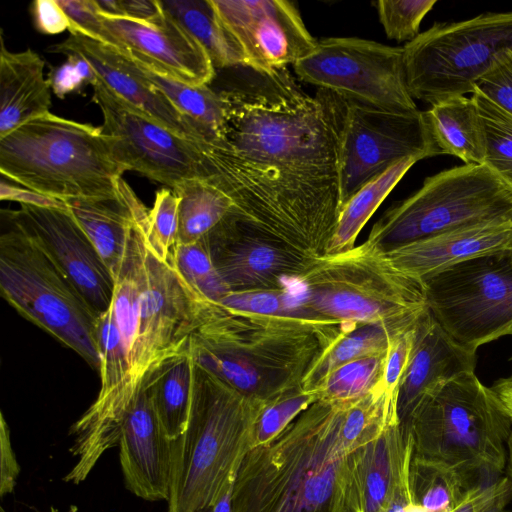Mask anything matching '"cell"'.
<instances>
[{"label": "cell", "instance_id": "4316f807", "mask_svg": "<svg viewBox=\"0 0 512 512\" xmlns=\"http://www.w3.org/2000/svg\"><path fill=\"white\" fill-rule=\"evenodd\" d=\"M103 45L116 64L161 93L207 135L220 138L225 117L220 92L212 90L209 85L192 86L178 81L157 71L123 48L105 43Z\"/></svg>", "mask_w": 512, "mask_h": 512}, {"label": "cell", "instance_id": "1f68e13d", "mask_svg": "<svg viewBox=\"0 0 512 512\" xmlns=\"http://www.w3.org/2000/svg\"><path fill=\"white\" fill-rule=\"evenodd\" d=\"M404 331L407 330L387 324H350L314 364L302 390L316 393L335 369L350 361L386 352L393 338Z\"/></svg>", "mask_w": 512, "mask_h": 512}, {"label": "cell", "instance_id": "f5cc1de1", "mask_svg": "<svg viewBox=\"0 0 512 512\" xmlns=\"http://www.w3.org/2000/svg\"><path fill=\"white\" fill-rule=\"evenodd\" d=\"M512 500V484L508 477H501L500 486L495 496L481 510V512H504L505 507Z\"/></svg>", "mask_w": 512, "mask_h": 512}, {"label": "cell", "instance_id": "f6af8a7d", "mask_svg": "<svg viewBox=\"0 0 512 512\" xmlns=\"http://www.w3.org/2000/svg\"><path fill=\"white\" fill-rule=\"evenodd\" d=\"M70 21L69 32H78L98 40L101 30L94 0H57Z\"/></svg>", "mask_w": 512, "mask_h": 512}, {"label": "cell", "instance_id": "836d02e7", "mask_svg": "<svg viewBox=\"0 0 512 512\" xmlns=\"http://www.w3.org/2000/svg\"><path fill=\"white\" fill-rule=\"evenodd\" d=\"M408 478L413 501L425 512H453L481 486L456 469L413 456Z\"/></svg>", "mask_w": 512, "mask_h": 512}, {"label": "cell", "instance_id": "5bb4252c", "mask_svg": "<svg viewBox=\"0 0 512 512\" xmlns=\"http://www.w3.org/2000/svg\"><path fill=\"white\" fill-rule=\"evenodd\" d=\"M93 99L102 116V130L113 138L116 160L171 189L188 179H206L202 140L179 136L112 92L98 77Z\"/></svg>", "mask_w": 512, "mask_h": 512}, {"label": "cell", "instance_id": "91938a15", "mask_svg": "<svg viewBox=\"0 0 512 512\" xmlns=\"http://www.w3.org/2000/svg\"><path fill=\"white\" fill-rule=\"evenodd\" d=\"M511 377H512V375H511Z\"/></svg>", "mask_w": 512, "mask_h": 512}, {"label": "cell", "instance_id": "60d3db41", "mask_svg": "<svg viewBox=\"0 0 512 512\" xmlns=\"http://www.w3.org/2000/svg\"><path fill=\"white\" fill-rule=\"evenodd\" d=\"M474 91L512 116V50L500 53L489 70L476 82Z\"/></svg>", "mask_w": 512, "mask_h": 512}, {"label": "cell", "instance_id": "816d5d0a", "mask_svg": "<svg viewBox=\"0 0 512 512\" xmlns=\"http://www.w3.org/2000/svg\"><path fill=\"white\" fill-rule=\"evenodd\" d=\"M408 475L401 481L392 498L381 512H425L413 501Z\"/></svg>", "mask_w": 512, "mask_h": 512}, {"label": "cell", "instance_id": "9f6ffc18", "mask_svg": "<svg viewBox=\"0 0 512 512\" xmlns=\"http://www.w3.org/2000/svg\"><path fill=\"white\" fill-rule=\"evenodd\" d=\"M506 450H507V461H506L507 477L512 484V431H511V433L508 437L507 443H506Z\"/></svg>", "mask_w": 512, "mask_h": 512}, {"label": "cell", "instance_id": "8d00e7d4", "mask_svg": "<svg viewBox=\"0 0 512 512\" xmlns=\"http://www.w3.org/2000/svg\"><path fill=\"white\" fill-rule=\"evenodd\" d=\"M387 351L350 361L335 369L316 391L319 399L350 400L369 393L382 380Z\"/></svg>", "mask_w": 512, "mask_h": 512}, {"label": "cell", "instance_id": "7c38bea8", "mask_svg": "<svg viewBox=\"0 0 512 512\" xmlns=\"http://www.w3.org/2000/svg\"><path fill=\"white\" fill-rule=\"evenodd\" d=\"M293 68L300 80L346 101L401 113L419 111L407 87L403 47L356 37L322 38Z\"/></svg>", "mask_w": 512, "mask_h": 512}, {"label": "cell", "instance_id": "db71d44e", "mask_svg": "<svg viewBox=\"0 0 512 512\" xmlns=\"http://www.w3.org/2000/svg\"><path fill=\"white\" fill-rule=\"evenodd\" d=\"M236 476L232 477L224 486L218 498L198 512H232V493Z\"/></svg>", "mask_w": 512, "mask_h": 512}, {"label": "cell", "instance_id": "3957f363", "mask_svg": "<svg viewBox=\"0 0 512 512\" xmlns=\"http://www.w3.org/2000/svg\"><path fill=\"white\" fill-rule=\"evenodd\" d=\"M243 87L220 91V139L243 156L283 169L338 176L343 99L304 92L287 68L252 71Z\"/></svg>", "mask_w": 512, "mask_h": 512}, {"label": "cell", "instance_id": "680465c9", "mask_svg": "<svg viewBox=\"0 0 512 512\" xmlns=\"http://www.w3.org/2000/svg\"><path fill=\"white\" fill-rule=\"evenodd\" d=\"M504 512H511V511H504Z\"/></svg>", "mask_w": 512, "mask_h": 512}, {"label": "cell", "instance_id": "44dd1931", "mask_svg": "<svg viewBox=\"0 0 512 512\" xmlns=\"http://www.w3.org/2000/svg\"><path fill=\"white\" fill-rule=\"evenodd\" d=\"M47 51L82 56L112 92L173 133L192 140L211 137L161 93L116 64L103 43L81 33L70 32L66 40L50 46Z\"/></svg>", "mask_w": 512, "mask_h": 512}, {"label": "cell", "instance_id": "8fae6325", "mask_svg": "<svg viewBox=\"0 0 512 512\" xmlns=\"http://www.w3.org/2000/svg\"><path fill=\"white\" fill-rule=\"evenodd\" d=\"M428 311L459 346L477 349L512 336V254L466 259L423 279Z\"/></svg>", "mask_w": 512, "mask_h": 512}, {"label": "cell", "instance_id": "4dcf8cb0", "mask_svg": "<svg viewBox=\"0 0 512 512\" xmlns=\"http://www.w3.org/2000/svg\"><path fill=\"white\" fill-rule=\"evenodd\" d=\"M172 190L179 198L177 244L206 237L234 210L231 198L207 180L188 179Z\"/></svg>", "mask_w": 512, "mask_h": 512}, {"label": "cell", "instance_id": "603a6c76", "mask_svg": "<svg viewBox=\"0 0 512 512\" xmlns=\"http://www.w3.org/2000/svg\"><path fill=\"white\" fill-rule=\"evenodd\" d=\"M511 235L512 220H498L439 233L385 252L399 269L423 280L466 259L506 250Z\"/></svg>", "mask_w": 512, "mask_h": 512}, {"label": "cell", "instance_id": "6da1fadb", "mask_svg": "<svg viewBox=\"0 0 512 512\" xmlns=\"http://www.w3.org/2000/svg\"><path fill=\"white\" fill-rule=\"evenodd\" d=\"M349 400L318 399L243 459L232 512H360L342 425Z\"/></svg>", "mask_w": 512, "mask_h": 512}, {"label": "cell", "instance_id": "8992f818", "mask_svg": "<svg viewBox=\"0 0 512 512\" xmlns=\"http://www.w3.org/2000/svg\"><path fill=\"white\" fill-rule=\"evenodd\" d=\"M287 293L289 311L346 324L416 326L428 311L424 281L399 269L367 241L316 259Z\"/></svg>", "mask_w": 512, "mask_h": 512}, {"label": "cell", "instance_id": "7dc6e473", "mask_svg": "<svg viewBox=\"0 0 512 512\" xmlns=\"http://www.w3.org/2000/svg\"><path fill=\"white\" fill-rule=\"evenodd\" d=\"M20 466L12 448L9 426L3 413L0 416V495L13 492Z\"/></svg>", "mask_w": 512, "mask_h": 512}, {"label": "cell", "instance_id": "30bf717a", "mask_svg": "<svg viewBox=\"0 0 512 512\" xmlns=\"http://www.w3.org/2000/svg\"><path fill=\"white\" fill-rule=\"evenodd\" d=\"M505 50H512V12L436 22L403 47L409 93L430 105L473 94L476 82Z\"/></svg>", "mask_w": 512, "mask_h": 512}, {"label": "cell", "instance_id": "7bdbcfd3", "mask_svg": "<svg viewBox=\"0 0 512 512\" xmlns=\"http://www.w3.org/2000/svg\"><path fill=\"white\" fill-rule=\"evenodd\" d=\"M218 304L233 310L260 314H286L289 311L287 290L231 292Z\"/></svg>", "mask_w": 512, "mask_h": 512}, {"label": "cell", "instance_id": "52a82bcc", "mask_svg": "<svg viewBox=\"0 0 512 512\" xmlns=\"http://www.w3.org/2000/svg\"><path fill=\"white\" fill-rule=\"evenodd\" d=\"M125 171L101 127L50 112L0 138L1 176L62 201L113 196Z\"/></svg>", "mask_w": 512, "mask_h": 512}, {"label": "cell", "instance_id": "ba28073f", "mask_svg": "<svg viewBox=\"0 0 512 512\" xmlns=\"http://www.w3.org/2000/svg\"><path fill=\"white\" fill-rule=\"evenodd\" d=\"M0 291L25 319L100 370L97 315L50 257L1 213Z\"/></svg>", "mask_w": 512, "mask_h": 512}, {"label": "cell", "instance_id": "484cf974", "mask_svg": "<svg viewBox=\"0 0 512 512\" xmlns=\"http://www.w3.org/2000/svg\"><path fill=\"white\" fill-rule=\"evenodd\" d=\"M45 62L32 49L11 52L1 37L0 138L49 113L51 86L44 77Z\"/></svg>", "mask_w": 512, "mask_h": 512}, {"label": "cell", "instance_id": "e575fe53", "mask_svg": "<svg viewBox=\"0 0 512 512\" xmlns=\"http://www.w3.org/2000/svg\"><path fill=\"white\" fill-rule=\"evenodd\" d=\"M169 262L201 298L219 303L231 293L215 268L205 237L176 244Z\"/></svg>", "mask_w": 512, "mask_h": 512}, {"label": "cell", "instance_id": "ac0fdd59", "mask_svg": "<svg viewBox=\"0 0 512 512\" xmlns=\"http://www.w3.org/2000/svg\"><path fill=\"white\" fill-rule=\"evenodd\" d=\"M220 277L230 292L285 291L315 260L248 226L233 213L206 237Z\"/></svg>", "mask_w": 512, "mask_h": 512}, {"label": "cell", "instance_id": "681fc988", "mask_svg": "<svg viewBox=\"0 0 512 512\" xmlns=\"http://www.w3.org/2000/svg\"><path fill=\"white\" fill-rule=\"evenodd\" d=\"M119 6V17L138 21H153L164 13L160 0H119Z\"/></svg>", "mask_w": 512, "mask_h": 512}, {"label": "cell", "instance_id": "e0dca14e", "mask_svg": "<svg viewBox=\"0 0 512 512\" xmlns=\"http://www.w3.org/2000/svg\"><path fill=\"white\" fill-rule=\"evenodd\" d=\"M1 213L50 257L97 317L110 309L116 281L68 209L22 204Z\"/></svg>", "mask_w": 512, "mask_h": 512}, {"label": "cell", "instance_id": "f546056e", "mask_svg": "<svg viewBox=\"0 0 512 512\" xmlns=\"http://www.w3.org/2000/svg\"><path fill=\"white\" fill-rule=\"evenodd\" d=\"M419 160L405 158L362 186L341 207L337 225L327 254L346 252L355 246V241L370 217L389 195L407 171Z\"/></svg>", "mask_w": 512, "mask_h": 512}, {"label": "cell", "instance_id": "7402d4cb", "mask_svg": "<svg viewBox=\"0 0 512 512\" xmlns=\"http://www.w3.org/2000/svg\"><path fill=\"white\" fill-rule=\"evenodd\" d=\"M476 361V353L456 344L427 311L415 327L413 350L399 388L400 425L428 391L460 373L474 372Z\"/></svg>", "mask_w": 512, "mask_h": 512}, {"label": "cell", "instance_id": "9c48e42d", "mask_svg": "<svg viewBox=\"0 0 512 512\" xmlns=\"http://www.w3.org/2000/svg\"><path fill=\"white\" fill-rule=\"evenodd\" d=\"M498 220H512V189L485 164H463L427 177L420 189L381 216L366 241L388 251Z\"/></svg>", "mask_w": 512, "mask_h": 512}, {"label": "cell", "instance_id": "9a60e30c", "mask_svg": "<svg viewBox=\"0 0 512 512\" xmlns=\"http://www.w3.org/2000/svg\"><path fill=\"white\" fill-rule=\"evenodd\" d=\"M139 288V321L131 370L136 393L149 370L190 348V336L210 303L182 279L170 262L156 258L147 245Z\"/></svg>", "mask_w": 512, "mask_h": 512}, {"label": "cell", "instance_id": "f1b7e54d", "mask_svg": "<svg viewBox=\"0 0 512 512\" xmlns=\"http://www.w3.org/2000/svg\"><path fill=\"white\" fill-rule=\"evenodd\" d=\"M194 364L189 348L160 362L141 382L149 393L164 432L172 441L186 430L188 424Z\"/></svg>", "mask_w": 512, "mask_h": 512}, {"label": "cell", "instance_id": "d6a6232c", "mask_svg": "<svg viewBox=\"0 0 512 512\" xmlns=\"http://www.w3.org/2000/svg\"><path fill=\"white\" fill-rule=\"evenodd\" d=\"M161 3L203 46L215 69L242 66L240 54L211 0H163Z\"/></svg>", "mask_w": 512, "mask_h": 512}, {"label": "cell", "instance_id": "ffe728a7", "mask_svg": "<svg viewBox=\"0 0 512 512\" xmlns=\"http://www.w3.org/2000/svg\"><path fill=\"white\" fill-rule=\"evenodd\" d=\"M118 447L126 488L147 501H167L172 440L164 432L143 385L125 414Z\"/></svg>", "mask_w": 512, "mask_h": 512}, {"label": "cell", "instance_id": "6f0895ef", "mask_svg": "<svg viewBox=\"0 0 512 512\" xmlns=\"http://www.w3.org/2000/svg\"><path fill=\"white\" fill-rule=\"evenodd\" d=\"M506 250L512 254V235H511V239H510V242H509Z\"/></svg>", "mask_w": 512, "mask_h": 512}, {"label": "cell", "instance_id": "f907efd6", "mask_svg": "<svg viewBox=\"0 0 512 512\" xmlns=\"http://www.w3.org/2000/svg\"><path fill=\"white\" fill-rule=\"evenodd\" d=\"M500 479L494 484L481 485L472 489L461 505L453 512H481L497 493L500 486Z\"/></svg>", "mask_w": 512, "mask_h": 512}, {"label": "cell", "instance_id": "d6986e66", "mask_svg": "<svg viewBox=\"0 0 512 512\" xmlns=\"http://www.w3.org/2000/svg\"><path fill=\"white\" fill-rule=\"evenodd\" d=\"M99 17L97 41L123 48L157 71L188 85H209L214 79L215 67L206 50L167 11L148 22L100 13Z\"/></svg>", "mask_w": 512, "mask_h": 512}, {"label": "cell", "instance_id": "ab89813d", "mask_svg": "<svg viewBox=\"0 0 512 512\" xmlns=\"http://www.w3.org/2000/svg\"><path fill=\"white\" fill-rule=\"evenodd\" d=\"M437 0H380L376 3L380 23L389 39L414 40L426 14Z\"/></svg>", "mask_w": 512, "mask_h": 512}, {"label": "cell", "instance_id": "277c9868", "mask_svg": "<svg viewBox=\"0 0 512 512\" xmlns=\"http://www.w3.org/2000/svg\"><path fill=\"white\" fill-rule=\"evenodd\" d=\"M265 403L194 364L188 424L172 441L168 512H198L218 498L253 449Z\"/></svg>", "mask_w": 512, "mask_h": 512}, {"label": "cell", "instance_id": "83f0119b", "mask_svg": "<svg viewBox=\"0 0 512 512\" xmlns=\"http://www.w3.org/2000/svg\"><path fill=\"white\" fill-rule=\"evenodd\" d=\"M423 114L438 155H452L465 164H484V127L472 96L445 99Z\"/></svg>", "mask_w": 512, "mask_h": 512}, {"label": "cell", "instance_id": "ee69618b", "mask_svg": "<svg viewBox=\"0 0 512 512\" xmlns=\"http://www.w3.org/2000/svg\"><path fill=\"white\" fill-rule=\"evenodd\" d=\"M415 327L396 335L387 351L381 381L391 394L397 396L399 395L400 384L413 350Z\"/></svg>", "mask_w": 512, "mask_h": 512}, {"label": "cell", "instance_id": "b9f144b4", "mask_svg": "<svg viewBox=\"0 0 512 512\" xmlns=\"http://www.w3.org/2000/svg\"><path fill=\"white\" fill-rule=\"evenodd\" d=\"M97 79L96 72L90 63L78 54H68L61 65L51 67L48 81L53 93L63 98L72 92H80L88 84Z\"/></svg>", "mask_w": 512, "mask_h": 512}, {"label": "cell", "instance_id": "5b68a950", "mask_svg": "<svg viewBox=\"0 0 512 512\" xmlns=\"http://www.w3.org/2000/svg\"><path fill=\"white\" fill-rule=\"evenodd\" d=\"M401 428L410 434L413 457L456 469L478 485L502 477L512 419L494 389L474 372L428 391Z\"/></svg>", "mask_w": 512, "mask_h": 512}, {"label": "cell", "instance_id": "7a4b0ae2", "mask_svg": "<svg viewBox=\"0 0 512 512\" xmlns=\"http://www.w3.org/2000/svg\"><path fill=\"white\" fill-rule=\"evenodd\" d=\"M349 325L209 303L190 336V350L203 369L244 395L269 402L301 391L314 364Z\"/></svg>", "mask_w": 512, "mask_h": 512}, {"label": "cell", "instance_id": "bcb514c9", "mask_svg": "<svg viewBox=\"0 0 512 512\" xmlns=\"http://www.w3.org/2000/svg\"><path fill=\"white\" fill-rule=\"evenodd\" d=\"M31 13L35 28L42 34H60L70 28V21L57 0H36Z\"/></svg>", "mask_w": 512, "mask_h": 512}, {"label": "cell", "instance_id": "f35d334b", "mask_svg": "<svg viewBox=\"0 0 512 512\" xmlns=\"http://www.w3.org/2000/svg\"><path fill=\"white\" fill-rule=\"evenodd\" d=\"M318 399L317 393L301 390L266 402L255 425L253 449L273 442Z\"/></svg>", "mask_w": 512, "mask_h": 512}, {"label": "cell", "instance_id": "11a10c76", "mask_svg": "<svg viewBox=\"0 0 512 512\" xmlns=\"http://www.w3.org/2000/svg\"><path fill=\"white\" fill-rule=\"evenodd\" d=\"M512 419V377L499 379L492 387Z\"/></svg>", "mask_w": 512, "mask_h": 512}, {"label": "cell", "instance_id": "2e32d148", "mask_svg": "<svg viewBox=\"0 0 512 512\" xmlns=\"http://www.w3.org/2000/svg\"><path fill=\"white\" fill-rule=\"evenodd\" d=\"M237 48L242 66L271 73L294 65L317 40L298 9L285 0H211Z\"/></svg>", "mask_w": 512, "mask_h": 512}, {"label": "cell", "instance_id": "4fadbf2b", "mask_svg": "<svg viewBox=\"0 0 512 512\" xmlns=\"http://www.w3.org/2000/svg\"><path fill=\"white\" fill-rule=\"evenodd\" d=\"M343 101L338 158L341 207L397 162L438 155L423 111L401 113Z\"/></svg>", "mask_w": 512, "mask_h": 512}, {"label": "cell", "instance_id": "d590c367", "mask_svg": "<svg viewBox=\"0 0 512 512\" xmlns=\"http://www.w3.org/2000/svg\"><path fill=\"white\" fill-rule=\"evenodd\" d=\"M485 133L484 164L512 189V116L474 91Z\"/></svg>", "mask_w": 512, "mask_h": 512}, {"label": "cell", "instance_id": "74e56055", "mask_svg": "<svg viewBox=\"0 0 512 512\" xmlns=\"http://www.w3.org/2000/svg\"><path fill=\"white\" fill-rule=\"evenodd\" d=\"M179 198L172 189L162 188L155 194L148 214L146 245L159 260L169 262L177 244L179 229Z\"/></svg>", "mask_w": 512, "mask_h": 512}, {"label": "cell", "instance_id": "d4e9b609", "mask_svg": "<svg viewBox=\"0 0 512 512\" xmlns=\"http://www.w3.org/2000/svg\"><path fill=\"white\" fill-rule=\"evenodd\" d=\"M412 440L400 421L349 453L360 512H381L409 473Z\"/></svg>", "mask_w": 512, "mask_h": 512}, {"label": "cell", "instance_id": "c3c4849f", "mask_svg": "<svg viewBox=\"0 0 512 512\" xmlns=\"http://www.w3.org/2000/svg\"><path fill=\"white\" fill-rule=\"evenodd\" d=\"M0 199L15 201L20 205H31L41 208L68 209L64 201L44 195L28 188L10 184L2 177L0 182Z\"/></svg>", "mask_w": 512, "mask_h": 512}, {"label": "cell", "instance_id": "cb8c5ba5", "mask_svg": "<svg viewBox=\"0 0 512 512\" xmlns=\"http://www.w3.org/2000/svg\"><path fill=\"white\" fill-rule=\"evenodd\" d=\"M64 202L116 281L132 231L148 222L149 211L123 178L113 196Z\"/></svg>", "mask_w": 512, "mask_h": 512}]
</instances>
